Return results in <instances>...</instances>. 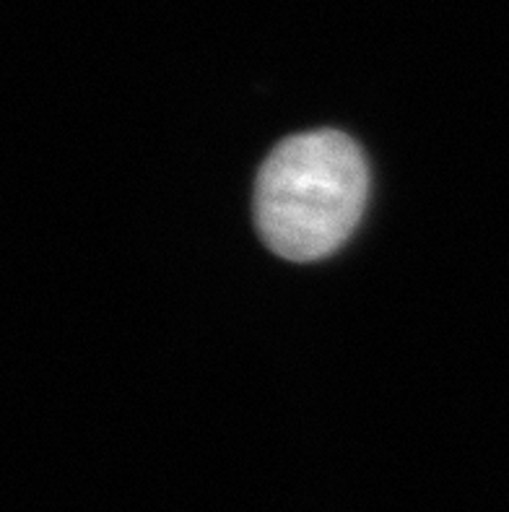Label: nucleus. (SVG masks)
I'll list each match as a JSON object with an SVG mask.
<instances>
[{
  "instance_id": "f257e3e1",
  "label": "nucleus",
  "mask_w": 509,
  "mask_h": 512,
  "mask_svg": "<svg viewBox=\"0 0 509 512\" xmlns=\"http://www.w3.org/2000/svg\"><path fill=\"white\" fill-rule=\"evenodd\" d=\"M369 198V167L359 143L338 130L281 141L255 180V221L273 253L310 263L336 253Z\"/></svg>"
}]
</instances>
